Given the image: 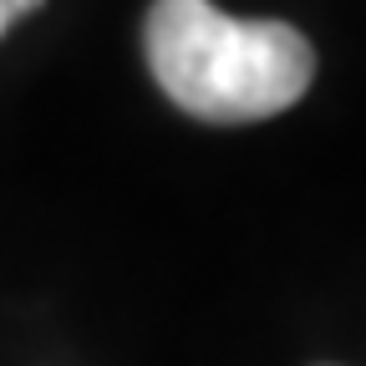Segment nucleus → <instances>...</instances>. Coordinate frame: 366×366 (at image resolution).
Returning <instances> with one entry per match:
<instances>
[{"mask_svg": "<svg viewBox=\"0 0 366 366\" xmlns=\"http://www.w3.org/2000/svg\"><path fill=\"white\" fill-rule=\"evenodd\" d=\"M143 51L163 97L199 122H264L315 81V51L295 26L239 21L214 0H153Z\"/></svg>", "mask_w": 366, "mask_h": 366, "instance_id": "nucleus-1", "label": "nucleus"}, {"mask_svg": "<svg viewBox=\"0 0 366 366\" xmlns=\"http://www.w3.org/2000/svg\"><path fill=\"white\" fill-rule=\"evenodd\" d=\"M46 6V0H0V36H6L16 21H26L31 11H41Z\"/></svg>", "mask_w": 366, "mask_h": 366, "instance_id": "nucleus-2", "label": "nucleus"}]
</instances>
